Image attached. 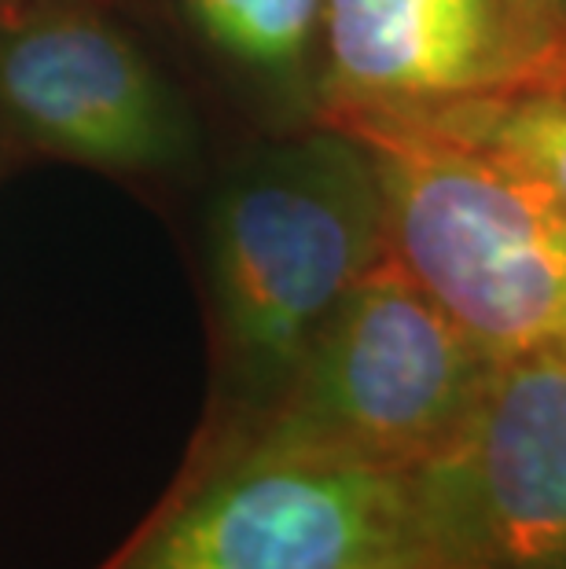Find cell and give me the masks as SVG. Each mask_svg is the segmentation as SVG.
Segmentation results:
<instances>
[{
  "mask_svg": "<svg viewBox=\"0 0 566 569\" xmlns=\"http://www.w3.org/2000/svg\"><path fill=\"white\" fill-rule=\"evenodd\" d=\"M202 52L284 129L320 122L324 0H170Z\"/></svg>",
  "mask_w": 566,
  "mask_h": 569,
  "instance_id": "cell-8",
  "label": "cell"
},
{
  "mask_svg": "<svg viewBox=\"0 0 566 569\" xmlns=\"http://www.w3.org/2000/svg\"><path fill=\"white\" fill-rule=\"evenodd\" d=\"M100 569H430L413 470L284 448H199Z\"/></svg>",
  "mask_w": 566,
  "mask_h": 569,
  "instance_id": "cell-3",
  "label": "cell"
},
{
  "mask_svg": "<svg viewBox=\"0 0 566 569\" xmlns=\"http://www.w3.org/2000/svg\"><path fill=\"white\" fill-rule=\"evenodd\" d=\"M0 126L115 177H170L196 154L188 103L103 0L0 8Z\"/></svg>",
  "mask_w": 566,
  "mask_h": 569,
  "instance_id": "cell-5",
  "label": "cell"
},
{
  "mask_svg": "<svg viewBox=\"0 0 566 569\" xmlns=\"http://www.w3.org/2000/svg\"><path fill=\"white\" fill-rule=\"evenodd\" d=\"M493 360L390 253L312 338L284 393L244 430L199 448H284L413 470L460 427Z\"/></svg>",
  "mask_w": 566,
  "mask_h": 569,
  "instance_id": "cell-4",
  "label": "cell"
},
{
  "mask_svg": "<svg viewBox=\"0 0 566 569\" xmlns=\"http://www.w3.org/2000/svg\"><path fill=\"white\" fill-rule=\"evenodd\" d=\"M529 8L537 11V19L556 33L563 52H566V0H526Z\"/></svg>",
  "mask_w": 566,
  "mask_h": 569,
  "instance_id": "cell-10",
  "label": "cell"
},
{
  "mask_svg": "<svg viewBox=\"0 0 566 569\" xmlns=\"http://www.w3.org/2000/svg\"><path fill=\"white\" fill-rule=\"evenodd\" d=\"M339 126V122H335ZM387 253L489 360L566 353V210L427 122H357Z\"/></svg>",
  "mask_w": 566,
  "mask_h": 569,
  "instance_id": "cell-2",
  "label": "cell"
},
{
  "mask_svg": "<svg viewBox=\"0 0 566 569\" xmlns=\"http://www.w3.org/2000/svg\"><path fill=\"white\" fill-rule=\"evenodd\" d=\"M387 258L376 162L346 126L284 129L221 177L202 224L218 408L202 438L255 422L371 264Z\"/></svg>",
  "mask_w": 566,
  "mask_h": 569,
  "instance_id": "cell-1",
  "label": "cell"
},
{
  "mask_svg": "<svg viewBox=\"0 0 566 569\" xmlns=\"http://www.w3.org/2000/svg\"><path fill=\"white\" fill-rule=\"evenodd\" d=\"M11 4H19V0H0V8H11Z\"/></svg>",
  "mask_w": 566,
  "mask_h": 569,
  "instance_id": "cell-12",
  "label": "cell"
},
{
  "mask_svg": "<svg viewBox=\"0 0 566 569\" xmlns=\"http://www.w3.org/2000/svg\"><path fill=\"white\" fill-rule=\"evenodd\" d=\"M413 486L430 569H566V353L493 360Z\"/></svg>",
  "mask_w": 566,
  "mask_h": 569,
  "instance_id": "cell-6",
  "label": "cell"
},
{
  "mask_svg": "<svg viewBox=\"0 0 566 569\" xmlns=\"http://www.w3.org/2000/svg\"><path fill=\"white\" fill-rule=\"evenodd\" d=\"M408 122H427L456 140L475 143L566 210V92L537 84Z\"/></svg>",
  "mask_w": 566,
  "mask_h": 569,
  "instance_id": "cell-9",
  "label": "cell"
},
{
  "mask_svg": "<svg viewBox=\"0 0 566 569\" xmlns=\"http://www.w3.org/2000/svg\"><path fill=\"white\" fill-rule=\"evenodd\" d=\"M559 59L526 0H324L320 122H408L537 89Z\"/></svg>",
  "mask_w": 566,
  "mask_h": 569,
  "instance_id": "cell-7",
  "label": "cell"
},
{
  "mask_svg": "<svg viewBox=\"0 0 566 569\" xmlns=\"http://www.w3.org/2000/svg\"><path fill=\"white\" fill-rule=\"evenodd\" d=\"M552 89H559V92H566V52H563V59H559V67H556V74H552Z\"/></svg>",
  "mask_w": 566,
  "mask_h": 569,
  "instance_id": "cell-11",
  "label": "cell"
}]
</instances>
